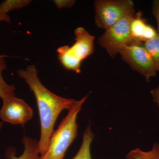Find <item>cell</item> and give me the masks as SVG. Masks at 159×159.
Masks as SVG:
<instances>
[{
    "label": "cell",
    "mask_w": 159,
    "mask_h": 159,
    "mask_svg": "<svg viewBox=\"0 0 159 159\" xmlns=\"http://www.w3.org/2000/svg\"><path fill=\"white\" fill-rule=\"evenodd\" d=\"M94 138V134L91 129L90 124H89L84 133L81 146L77 153L72 159H92L90 147Z\"/></svg>",
    "instance_id": "30bf717a"
},
{
    "label": "cell",
    "mask_w": 159,
    "mask_h": 159,
    "mask_svg": "<svg viewBox=\"0 0 159 159\" xmlns=\"http://www.w3.org/2000/svg\"><path fill=\"white\" fill-rule=\"evenodd\" d=\"M150 93L153 98V101L156 102L159 106V86L152 90Z\"/></svg>",
    "instance_id": "e0dca14e"
},
{
    "label": "cell",
    "mask_w": 159,
    "mask_h": 159,
    "mask_svg": "<svg viewBox=\"0 0 159 159\" xmlns=\"http://www.w3.org/2000/svg\"><path fill=\"white\" fill-rule=\"evenodd\" d=\"M152 13L156 20L158 25V33H159V0H154L152 2Z\"/></svg>",
    "instance_id": "2e32d148"
},
{
    "label": "cell",
    "mask_w": 159,
    "mask_h": 159,
    "mask_svg": "<svg viewBox=\"0 0 159 159\" xmlns=\"http://www.w3.org/2000/svg\"><path fill=\"white\" fill-rule=\"evenodd\" d=\"M24 146L23 153L16 157L13 151L9 149L6 156L10 159H39L40 156L39 151L38 141L29 137L24 136L22 139Z\"/></svg>",
    "instance_id": "9c48e42d"
},
{
    "label": "cell",
    "mask_w": 159,
    "mask_h": 159,
    "mask_svg": "<svg viewBox=\"0 0 159 159\" xmlns=\"http://www.w3.org/2000/svg\"><path fill=\"white\" fill-rule=\"evenodd\" d=\"M126 158L127 159H159V145L155 143L149 151H143L140 148H135L129 151Z\"/></svg>",
    "instance_id": "7c38bea8"
},
{
    "label": "cell",
    "mask_w": 159,
    "mask_h": 159,
    "mask_svg": "<svg viewBox=\"0 0 159 159\" xmlns=\"http://www.w3.org/2000/svg\"><path fill=\"white\" fill-rule=\"evenodd\" d=\"M54 2L57 8L61 9L72 7L74 6L76 1L74 0H56Z\"/></svg>",
    "instance_id": "9a60e30c"
},
{
    "label": "cell",
    "mask_w": 159,
    "mask_h": 159,
    "mask_svg": "<svg viewBox=\"0 0 159 159\" xmlns=\"http://www.w3.org/2000/svg\"><path fill=\"white\" fill-rule=\"evenodd\" d=\"M2 101L0 118L3 122L20 125L25 124L33 117V109L23 99L14 96Z\"/></svg>",
    "instance_id": "52a82bcc"
},
{
    "label": "cell",
    "mask_w": 159,
    "mask_h": 159,
    "mask_svg": "<svg viewBox=\"0 0 159 159\" xmlns=\"http://www.w3.org/2000/svg\"><path fill=\"white\" fill-rule=\"evenodd\" d=\"M11 21L10 18L8 14H3V13H0V22H10ZM2 55H0V57H2Z\"/></svg>",
    "instance_id": "ac0fdd59"
},
{
    "label": "cell",
    "mask_w": 159,
    "mask_h": 159,
    "mask_svg": "<svg viewBox=\"0 0 159 159\" xmlns=\"http://www.w3.org/2000/svg\"><path fill=\"white\" fill-rule=\"evenodd\" d=\"M17 74L29 86L36 99L41 125L39 151L40 155L42 156L48 149L57 117L62 111L68 110L76 100L59 97L49 90L39 78L35 66L29 65L25 69H20Z\"/></svg>",
    "instance_id": "6da1fadb"
},
{
    "label": "cell",
    "mask_w": 159,
    "mask_h": 159,
    "mask_svg": "<svg viewBox=\"0 0 159 159\" xmlns=\"http://www.w3.org/2000/svg\"><path fill=\"white\" fill-rule=\"evenodd\" d=\"M3 125V122H0V132H1V129H2V128Z\"/></svg>",
    "instance_id": "d6986e66"
},
{
    "label": "cell",
    "mask_w": 159,
    "mask_h": 159,
    "mask_svg": "<svg viewBox=\"0 0 159 159\" xmlns=\"http://www.w3.org/2000/svg\"><path fill=\"white\" fill-rule=\"evenodd\" d=\"M31 2L29 0H6L0 3V13L7 14L9 11L28 6Z\"/></svg>",
    "instance_id": "5bb4252c"
},
{
    "label": "cell",
    "mask_w": 159,
    "mask_h": 159,
    "mask_svg": "<svg viewBox=\"0 0 159 159\" xmlns=\"http://www.w3.org/2000/svg\"><path fill=\"white\" fill-rule=\"evenodd\" d=\"M95 23L106 30L126 16L135 13L131 0H97L94 2Z\"/></svg>",
    "instance_id": "277c9868"
},
{
    "label": "cell",
    "mask_w": 159,
    "mask_h": 159,
    "mask_svg": "<svg viewBox=\"0 0 159 159\" xmlns=\"http://www.w3.org/2000/svg\"><path fill=\"white\" fill-rule=\"evenodd\" d=\"M122 59L129 66L149 82L151 77L155 76L157 71L150 54L142 44L126 46L119 53Z\"/></svg>",
    "instance_id": "8992f818"
},
{
    "label": "cell",
    "mask_w": 159,
    "mask_h": 159,
    "mask_svg": "<svg viewBox=\"0 0 159 159\" xmlns=\"http://www.w3.org/2000/svg\"><path fill=\"white\" fill-rule=\"evenodd\" d=\"M9 56L4 55L0 57V98L2 100L15 96V86L7 83L2 76L3 71L7 67L5 58Z\"/></svg>",
    "instance_id": "8fae6325"
},
{
    "label": "cell",
    "mask_w": 159,
    "mask_h": 159,
    "mask_svg": "<svg viewBox=\"0 0 159 159\" xmlns=\"http://www.w3.org/2000/svg\"><path fill=\"white\" fill-rule=\"evenodd\" d=\"M74 34L75 42L71 47L66 45L58 48L57 57L65 68L80 73L83 60L93 53L95 37L81 27L75 29Z\"/></svg>",
    "instance_id": "3957f363"
},
{
    "label": "cell",
    "mask_w": 159,
    "mask_h": 159,
    "mask_svg": "<svg viewBox=\"0 0 159 159\" xmlns=\"http://www.w3.org/2000/svg\"><path fill=\"white\" fill-rule=\"evenodd\" d=\"M135 13L126 16L105 30L98 39V43L109 55L115 57L126 46L137 44L131 34L130 24Z\"/></svg>",
    "instance_id": "5b68a950"
},
{
    "label": "cell",
    "mask_w": 159,
    "mask_h": 159,
    "mask_svg": "<svg viewBox=\"0 0 159 159\" xmlns=\"http://www.w3.org/2000/svg\"><path fill=\"white\" fill-rule=\"evenodd\" d=\"M153 60L157 72L159 71V33L152 39L142 44Z\"/></svg>",
    "instance_id": "4fadbf2b"
},
{
    "label": "cell",
    "mask_w": 159,
    "mask_h": 159,
    "mask_svg": "<svg viewBox=\"0 0 159 159\" xmlns=\"http://www.w3.org/2000/svg\"><path fill=\"white\" fill-rule=\"evenodd\" d=\"M88 97V95L75 101L68 110L67 115L51 135L47 151L39 159H64L67 150L77 136V116Z\"/></svg>",
    "instance_id": "7a4b0ae2"
},
{
    "label": "cell",
    "mask_w": 159,
    "mask_h": 159,
    "mask_svg": "<svg viewBox=\"0 0 159 159\" xmlns=\"http://www.w3.org/2000/svg\"><path fill=\"white\" fill-rule=\"evenodd\" d=\"M130 30L132 37L137 44H142L152 39L158 33L153 27L147 24L141 11L135 14L132 19Z\"/></svg>",
    "instance_id": "ba28073f"
}]
</instances>
